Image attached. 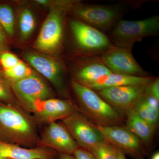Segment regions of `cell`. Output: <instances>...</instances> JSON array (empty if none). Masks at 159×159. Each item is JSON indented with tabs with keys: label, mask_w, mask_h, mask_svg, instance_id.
<instances>
[{
	"label": "cell",
	"mask_w": 159,
	"mask_h": 159,
	"mask_svg": "<svg viewBox=\"0 0 159 159\" xmlns=\"http://www.w3.org/2000/svg\"><path fill=\"white\" fill-rule=\"evenodd\" d=\"M20 61L16 56L10 52L6 51L0 54V64L3 71L12 68Z\"/></svg>",
	"instance_id": "obj_25"
},
{
	"label": "cell",
	"mask_w": 159,
	"mask_h": 159,
	"mask_svg": "<svg viewBox=\"0 0 159 159\" xmlns=\"http://www.w3.org/2000/svg\"><path fill=\"white\" fill-rule=\"evenodd\" d=\"M41 143L59 153L68 154H73L79 147L62 122L48 123L42 134Z\"/></svg>",
	"instance_id": "obj_14"
},
{
	"label": "cell",
	"mask_w": 159,
	"mask_h": 159,
	"mask_svg": "<svg viewBox=\"0 0 159 159\" xmlns=\"http://www.w3.org/2000/svg\"><path fill=\"white\" fill-rule=\"evenodd\" d=\"M10 85L23 106L31 112L37 102L54 98L53 91L42 78L34 73Z\"/></svg>",
	"instance_id": "obj_7"
},
{
	"label": "cell",
	"mask_w": 159,
	"mask_h": 159,
	"mask_svg": "<svg viewBox=\"0 0 159 159\" xmlns=\"http://www.w3.org/2000/svg\"><path fill=\"white\" fill-rule=\"evenodd\" d=\"M6 33L0 25V54L6 51L7 49V38Z\"/></svg>",
	"instance_id": "obj_28"
},
{
	"label": "cell",
	"mask_w": 159,
	"mask_h": 159,
	"mask_svg": "<svg viewBox=\"0 0 159 159\" xmlns=\"http://www.w3.org/2000/svg\"><path fill=\"white\" fill-rule=\"evenodd\" d=\"M71 34L84 57L100 56L111 45L107 35L76 19L70 21Z\"/></svg>",
	"instance_id": "obj_5"
},
{
	"label": "cell",
	"mask_w": 159,
	"mask_h": 159,
	"mask_svg": "<svg viewBox=\"0 0 159 159\" xmlns=\"http://www.w3.org/2000/svg\"><path fill=\"white\" fill-rule=\"evenodd\" d=\"M71 86L78 100L80 112L94 125L114 126L123 125L125 122L124 115L106 102L96 91L74 80Z\"/></svg>",
	"instance_id": "obj_1"
},
{
	"label": "cell",
	"mask_w": 159,
	"mask_h": 159,
	"mask_svg": "<svg viewBox=\"0 0 159 159\" xmlns=\"http://www.w3.org/2000/svg\"><path fill=\"white\" fill-rule=\"evenodd\" d=\"M25 58L35 70L54 85L61 96L69 97L61 65L55 60L37 54L27 53Z\"/></svg>",
	"instance_id": "obj_12"
},
{
	"label": "cell",
	"mask_w": 159,
	"mask_h": 159,
	"mask_svg": "<svg viewBox=\"0 0 159 159\" xmlns=\"http://www.w3.org/2000/svg\"><path fill=\"white\" fill-rule=\"evenodd\" d=\"M0 159H7L3 158L0 157Z\"/></svg>",
	"instance_id": "obj_32"
},
{
	"label": "cell",
	"mask_w": 159,
	"mask_h": 159,
	"mask_svg": "<svg viewBox=\"0 0 159 159\" xmlns=\"http://www.w3.org/2000/svg\"><path fill=\"white\" fill-rule=\"evenodd\" d=\"M66 10H70L79 20L104 33L109 32L121 20L124 12L122 5H100L62 2Z\"/></svg>",
	"instance_id": "obj_4"
},
{
	"label": "cell",
	"mask_w": 159,
	"mask_h": 159,
	"mask_svg": "<svg viewBox=\"0 0 159 159\" xmlns=\"http://www.w3.org/2000/svg\"><path fill=\"white\" fill-rule=\"evenodd\" d=\"M133 109L156 130L159 122V100L145 94Z\"/></svg>",
	"instance_id": "obj_19"
},
{
	"label": "cell",
	"mask_w": 159,
	"mask_h": 159,
	"mask_svg": "<svg viewBox=\"0 0 159 159\" xmlns=\"http://www.w3.org/2000/svg\"><path fill=\"white\" fill-rule=\"evenodd\" d=\"M75 159H96L90 151L79 147L73 153Z\"/></svg>",
	"instance_id": "obj_27"
},
{
	"label": "cell",
	"mask_w": 159,
	"mask_h": 159,
	"mask_svg": "<svg viewBox=\"0 0 159 159\" xmlns=\"http://www.w3.org/2000/svg\"><path fill=\"white\" fill-rule=\"evenodd\" d=\"M117 149V156H118V159H126L125 157V154L119 149Z\"/></svg>",
	"instance_id": "obj_30"
},
{
	"label": "cell",
	"mask_w": 159,
	"mask_h": 159,
	"mask_svg": "<svg viewBox=\"0 0 159 159\" xmlns=\"http://www.w3.org/2000/svg\"><path fill=\"white\" fill-rule=\"evenodd\" d=\"M147 84L115 87L96 92L106 102L125 116L145 95Z\"/></svg>",
	"instance_id": "obj_10"
},
{
	"label": "cell",
	"mask_w": 159,
	"mask_h": 159,
	"mask_svg": "<svg viewBox=\"0 0 159 159\" xmlns=\"http://www.w3.org/2000/svg\"><path fill=\"white\" fill-rule=\"evenodd\" d=\"M132 50L111 44L100 57L112 73L138 77L150 76L137 62Z\"/></svg>",
	"instance_id": "obj_9"
},
{
	"label": "cell",
	"mask_w": 159,
	"mask_h": 159,
	"mask_svg": "<svg viewBox=\"0 0 159 159\" xmlns=\"http://www.w3.org/2000/svg\"><path fill=\"white\" fill-rule=\"evenodd\" d=\"M32 74L31 70L21 61L12 68L3 71L2 73L10 84L29 77Z\"/></svg>",
	"instance_id": "obj_21"
},
{
	"label": "cell",
	"mask_w": 159,
	"mask_h": 159,
	"mask_svg": "<svg viewBox=\"0 0 159 159\" xmlns=\"http://www.w3.org/2000/svg\"><path fill=\"white\" fill-rule=\"evenodd\" d=\"M111 73L112 72L103 63L100 56L84 57V60L74 72L73 80L88 86Z\"/></svg>",
	"instance_id": "obj_15"
},
{
	"label": "cell",
	"mask_w": 159,
	"mask_h": 159,
	"mask_svg": "<svg viewBox=\"0 0 159 159\" xmlns=\"http://www.w3.org/2000/svg\"><path fill=\"white\" fill-rule=\"evenodd\" d=\"M77 110L70 100L52 98L35 103L31 112L39 122L49 123L62 120Z\"/></svg>",
	"instance_id": "obj_13"
},
{
	"label": "cell",
	"mask_w": 159,
	"mask_h": 159,
	"mask_svg": "<svg viewBox=\"0 0 159 159\" xmlns=\"http://www.w3.org/2000/svg\"><path fill=\"white\" fill-rule=\"evenodd\" d=\"M65 11L62 6L50 11L35 42L36 49L50 51L59 48L63 36L64 12Z\"/></svg>",
	"instance_id": "obj_11"
},
{
	"label": "cell",
	"mask_w": 159,
	"mask_h": 159,
	"mask_svg": "<svg viewBox=\"0 0 159 159\" xmlns=\"http://www.w3.org/2000/svg\"><path fill=\"white\" fill-rule=\"evenodd\" d=\"M88 150L96 159H118L117 148L105 139Z\"/></svg>",
	"instance_id": "obj_20"
},
{
	"label": "cell",
	"mask_w": 159,
	"mask_h": 159,
	"mask_svg": "<svg viewBox=\"0 0 159 159\" xmlns=\"http://www.w3.org/2000/svg\"><path fill=\"white\" fill-rule=\"evenodd\" d=\"M15 101L10 84L2 73H0V102L13 105Z\"/></svg>",
	"instance_id": "obj_24"
},
{
	"label": "cell",
	"mask_w": 159,
	"mask_h": 159,
	"mask_svg": "<svg viewBox=\"0 0 159 159\" xmlns=\"http://www.w3.org/2000/svg\"><path fill=\"white\" fill-rule=\"evenodd\" d=\"M125 126L143 142L146 148L153 141L156 129L142 119L133 109L125 114Z\"/></svg>",
	"instance_id": "obj_18"
},
{
	"label": "cell",
	"mask_w": 159,
	"mask_h": 159,
	"mask_svg": "<svg viewBox=\"0 0 159 159\" xmlns=\"http://www.w3.org/2000/svg\"><path fill=\"white\" fill-rule=\"evenodd\" d=\"M62 120L79 147L89 150L105 139L96 125L78 110Z\"/></svg>",
	"instance_id": "obj_8"
},
{
	"label": "cell",
	"mask_w": 159,
	"mask_h": 159,
	"mask_svg": "<svg viewBox=\"0 0 159 159\" xmlns=\"http://www.w3.org/2000/svg\"><path fill=\"white\" fill-rule=\"evenodd\" d=\"M34 16L29 9L23 10L20 16L19 26L20 32L24 38H27L31 35L35 27Z\"/></svg>",
	"instance_id": "obj_23"
},
{
	"label": "cell",
	"mask_w": 159,
	"mask_h": 159,
	"mask_svg": "<svg viewBox=\"0 0 159 159\" xmlns=\"http://www.w3.org/2000/svg\"><path fill=\"white\" fill-rule=\"evenodd\" d=\"M159 33V16H153L138 20H119L107 35L111 44L132 49L136 43Z\"/></svg>",
	"instance_id": "obj_3"
},
{
	"label": "cell",
	"mask_w": 159,
	"mask_h": 159,
	"mask_svg": "<svg viewBox=\"0 0 159 159\" xmlns=\"http://www.w3.org/2000/svg\"><path fill=\"white\" fill-rule=\"evenodd\" d=\"M37 140L32 119L14 105L0 102V140L18 145L31 146Z\"/></svg>",
	"instance_id": "obj_2"
},
{
	"label": "cell",
	"mask_w": 159,
	"mask_h": 159,
	"mask_svg": "<svg viewBox=\"0 0 159 159\" xmlns=\"http://www.w3.org/2000/svg\"><path fill=\"white\" fill-rule=\"evenodd\" d=\"M151 159H159V151L155 153H154Z\"/></svg>",
	"instance_id": "obj_31"
},
{
	"label": "cell",
	"mask_w": 159,
	"mask_h": 159,
	"mask_svg": "<svg viewBox=\"0 0 159 159\" xmlns=\"http://www.w3.org/2000/svg\"><path fill=\"white\" fill-rule=\"evenodd\" d=\"M59 159H75L73 155L59 153Z\"/></svg>",
	"instance_id": "obj_29"
},
{
	"label": "cell",
	"mask_w": 159,
	"mask_h": 159,
	"mask_svg": "<svg viewBox=\"0 0 159 159\" xmlns=\"http://www.w3.org/2000/svg\"><path fill=\"white\" fill-rule=\"evenodd\" d=\"M154 77H138L111 73L86 86L95 91L121 86L146 84Z\"/></svg>",
	"instance_id": "obj_17"
},
{
	"label": "cell",
	"mask_w": 159,
	"mask_h": 159,
	"mask_svg": "<svg viewBox=\"0 0 159 159\" xmlns=\"http://www.w3.org/2000/svg\"><path fill=\"white\" fill-rule=\"evenodd\" d=\"M145 94L159 100V78L153 77L146 84Z\"/></svg>",
	"instance_id": "obj_26"
},
{
	"label": "cell",
	"mask_w": 159,
	"mask_h": 159,
	"mask_svg": "<svg viewBox=\"0 0 159 159\" xmlns=\"http://www.w3.org/2000/svg\"><path fill=\"white\" fill-rule=\"evenodd\" d=\"M52 153L43 148H27L0 140V157L7 159H51Z\"/></svg>",
	"instance_id": "obj_16"
},
{
	"label": "cell",
	"mask_w": 159,
	"mask_h": 159,
	"mask_svg": "<svg viewBox=\"0 0 159 159\" xmlns=\"http://www.w3.org/2000/svg\"><path fill=\"white\" fill-rule=\"evenodd\" d=\"M0 25L9 36L14 33V14L12 9L8 5L0 4Z\"/></svg>",
	"instance_id": "obj_22"
},
{
	"label": "cell",
	"mask_w": 159,
	"mask_h": 159,
	"mask_svg": "<svg viewBox=\"0 0 159 159\" xmlns=\"http://www.w3.org/2000/svg\"><path fill=\"white\" fill-rule=\"evenodd\" d=\"M96 126L105 140L125 155L134 159L145 158L147 148L142 141L125 125Z\"/></svg>",
	"instance_id": "obj_6"
}]
</instances>
